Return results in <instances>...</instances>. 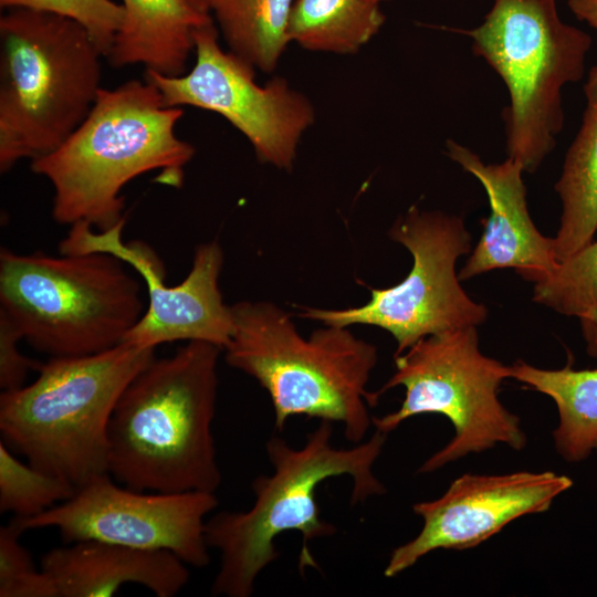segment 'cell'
<instances>
[{"label":"cell","mask_w":597,"mask_h":597,"mask_svg":"<svg viewBox=\"0 0 597 597\" xmlns=\"http://www.w3.org/2000/svg\"><path fill=\"white\" fill-rule=\"evenodd\" d=\"M223 349L190 341L130 380L108 425V473L136 491L210 492L221 483L212 434Z\"/></svg>","instance_id":"1"},{"label":"cell","mask_w":597,"mask_h":597,"mask_svg":"<svg viewBox=\"0 0 597 597\" xmlns=\"http://www.w3.org/2000/svg\"><path fill=\"white\" fill-rule=\"evenodd\" d=\"M182 115L179 107L166 106L146 80L101 88L69 138L31 160V170L52 184L53 219L105 231L125 219L121 192L134 178L158 170L157 182L180 188L195 155L193 146L175 132Z\"/></svg>","instance_id":"2"},{"label":"cell","mask_w":597,"mask_h":597,"mask_svg":"<svg viewBox=\"0 0 597 597\" xmlns=\"http://www.w3.org/2000/svg\"><path fill=\"white\" fill-rule=\"evenodd\" d=\"M332 425L321 420L298 449L277 436L271 437L265 449L273 472L253 480V505L243 512H219L206 521V542L220 552V567L211 587L213 596H251L261 572L279 557L274 542L284 532L302 534L301 573L318 567L308 543L336 531L320 516L316 490L323 481L352 478L353 504L386 492L373 468L387 433L376 430L366 441L336 448L331 442Z\"/></svg>","instance_id":"3"},{"label":"cell","mask_w":597,"mask_h":597,"mask_svg":"<svg viewBox=\"0 0 597 597\" xmlns=\"http://www.w3.org/2000/svg\"><path fill=\"white\" fill-rule=\"evenodd\" d=\"M230 307L233 331L223 348L226 362L266 390L276 429L291 417L306 416L339 422L349 442L364 441L373 425L369 408L379 399L367 390L378 360L376 346L334 325L305 338L292 317L269 301Z\"/></svg>","instance_id":"4"},{"label":"cell","mask_w":597,"mask_h":597,"mask_svg":"<svg viewBox=\"0 0 597 597\" xmlns=\"http://www.w3.org/2000/svg\"><path fill=\"white\" fill-rule=\"evenodd\" d=\"M155 348L119 345L93 355L50 357L36 379L0 395V432L33 468L76 490L108 473V425Z\"/></svg>","instance_id":"5"},{"label":"cell","mask_w":597,"mask_h":597,"mask_svg":"<svg viewBox=\"0 0 597 597\" xmlns=\"http://www.w3.org/2000/svg\"><path fill=\"white\" fill-rule=\"evenodd\" d=\"M101 56L66 17L10 8L0 19V170L60 147L102 88Z\"/></svg>","instance_id":"6"},{"label":"cell","mask_w":597,"mask_h":597,"mask_svg":"<svg viewBox=\"0 0 597 597\" xmlns=\"http://www.w3.org/2000/svg\"><path fill=\"white\" fill-rule=\"evenodd\" d=\"M104 252L50 255L0 250V312L50 357L98 354L123 343L145 313L142 279Z\"/></svg>","instance_id":"7"},{"label":"cell","mask_w":597,"mask_h":597,"mask_svg":"<svg viewBox=\"0 0 597 597\" xmlns=\"http://www.w3.org/2000/svg\"><path fill=\"white\" fill-rule=\"evenodd\" d=\"M457 32L506 86V154L534 172L556 146L563 88L584 77L590 35L561 19L556 0H492L479 25Z\"/></svg>","instance_id":"8"},{"label":"cell","mask_w":597,"mask_h":597,"mask_svg":"<svg viewBox=\"0 0 597 597\" xmlns=\"http://www.w3.org/2000/svg\"><path fill=\"white\" fill-rule=\"evenodd\" d=\"M395 371L376 391L380 397L397 386L405 388L398 410L373 417L376 430L389 433L405 420L423 415L447 417L454 436L419 468L433 472L470 453L504 443L520 451L526 444L520 418L499 400L511 366L485 356L479 347L476 326L427 336L395 355Z\"/></svg>","instance_id":"9"},{"label":"cell","mask_w":597,"mask_h":597,"mask_svg":"<svg viewBox=\"0 0 597 597\" xmlns=\"http://www.w3.org/2000/svg\"><path fill=\"white\" fill-rule=\"evenodd\" d=\"M389 237L413 260L401 282L370 289V300L356 307L301 306L300 317L323 325L380 327L395 338V355L427 336L486 320V306L465 293L455 272L457 260L471 251V234L460 217L411 207L395 221Z\"/></svg>","instance_id":"10"},{"label":"cell","mask_w":597,"mask_h":597,"mask_svg":"<svg viewBox=\"0 0 597 597\" xmlns=\"http://www.w3.org/2000/svg\"><path fill=\"white\" fill-rule=\"evenodd\" d=\"M193 44L189 73L167 76L146 70L145 80L166 106L220 114L248 138L261 163L291 170L300 140L315 121L310 100L282 77L256 83L254 66L222 50L212 21L196 29Z\"/></svg>","instance_id":"11"},{"label":"cell","mask_w":597,"mask_h":597,"mask_svg":"<svg viewBox=\"0 0 597 597\" xmlns=\"http://www.w3.org/2000/svg\"><path fill=\"white\" fill-rule=\"evenodd\" d=\"M218 504L214 493H146L119 486L107 473L55 506L13 521L23 532L55 527L69 543L98 541L168 551L202 568L210 563L205 525Z\"/></svg>","instance_id":"12"},{"label":"cell","mask_w":597,"mask_h":597,"mask_svg":"<svg viewBox=\"0 0 597 597\" xmlns=\"http://www.w3.org/2000/svg\"><path fill=\"white\" fill-rule=\"evenodd\" d=\"M126 220L97 231L88 223L71 226L59 244L61 254L104 252L135 271L146 284L147 305L139 322L123 343L139 348H156L177 341H199L224 348L232 335L230 305L224 304L219 287L223 251L218 240L197 245L187 276L177 285L166 284L165 264L146 242H124Z\"/></svg>","instance_id":"13"},{"label":"cell","mask_w":597,"mask_h":597,"mask_svg":"<svg viewBox=\"0 0 597 597\" xmlns=\"http://www.w3.org/2000/svg\"><path fill=\"white\" fill-rule=\"evenodd\" d=\"M572 485L568 476L552 471L463 474L440 498L412 505L422 527L416 537L394 548L384 575L395 577L437 549L474 547L512 521L547 511Z\"/></svg>","instance_id":"14"},{"label":"cell","mask_w":597,"mask_h":597,"mask_svg":"<svg viewBox=\"0 0 597 597\" xmlns=\"http://www.w3.org/2000/svg\"><path fill=\"white\" fill-rule=\"evenodd\" d=\"M446 154L479 180L490 205L483 233L458 273L459 280L501 268H513L534 283L548 276L558 263L554 238L543 235L530 216L523 167L509 157L502 163H484L453 139H447Z\"/></svg>","instance_id":"15"},{"label":"cell","mask_w":597,"mask_h":597,"mask_svg":"<svg viewBox=\"0 0 597 597\" xmlns=\"http://www.w3.org/2000/svg\"><path fill=\"white\" fill-rule=\"evenodd\" d=\"M186 565L168 551L98 541L53 548L41 561L57 597H107L126 584L142 585L157 597H172L189 580Z\"/></svg>","instance_id":"16"},{"label":"cell","mask_w":597,"mask_h":597,"mask_svg":"<svg viewBox=\"0 0 597 597\" xmlns=\"http://www.w3.org/2000/svg\"><path fill=\"white\" fill-rule=\"evenodd\" d=\"M125 22L106 59L115 67L143 64L146 70L182 75L193 33L211 22L210 14L195 10L186 0H122Z\"/></svg>","instance_id":"17"},{"label":"cell","mask_w":597,"mask_h":597,"mask_svg":"<svg viewBox=\"0 0 597 597\" xmlns=\"http://www.w3.org/2000/svg\"><path fill=\"white\" fill-rule=\"evenodd\" d=\"M584 93L582 124L555 184L562 201L561 224L554 237L557 262L591 242L597 231V63L588 72Z\"/></svg>","instance_id":"18"},{"label":"cell","mask_w":597,"mask_h":597,"mask_svg":"<svg viewBox=\"0 0 597 597\" xmlns=\"http://www.w3.org/2000/svg\"><path fill=\"white\" fill-rule=\"evenodd\" d=\"M510 378L555 401L559 423L553 437L565 461H584L597 451V368L542 369L519 360L511 366Z\"/></svg>","instance_id":"19"},{"label":"cell","mask_w":597,"mask_h":597,"mask_svg":"<svg viewBox=\"0 0 597 597\" xmlns=\"http://www.w3.org/2000/svg\"><path fill=\"white\" fill-rule=\"evenodd\" d=\"M385 15L371 0H294L290 42L315 52L352 54L380 30Z\"/></svg>","instance_id":"20"},{"label":"cell","mask_w":597,"mask_h":597,"mask_svg":"<svg viewBox=\"0 0 597 597\" xmlns=\"http://www.w3.org/2000/svg\"><path fill=\"white\" fill-rule=\"evenodd\" d=\"M294 0H219L213 9L232 53L264 72H272L286 45Z\"/></svg>","instance_id":"21"},{"label":"cell","mask_w":597,"mask_h":597,"mask_svg":"<svg viewBox=\"0 0 597 597\" xmlns=\"http://www.w3.org/2000/svg\"><path fill=\"white\" fill-rule=\"evenodd\" d=\"M533 301L578 318L597 310V241L558 262L548 276L535 283Z\"/></svg>","instance_id":"22"},{"label":"cell","mask_w":597,"mask_h":597,"mask_svg":"<svg viewBox=\"0 0 597 597\" xmlns=\"http://www.w3.org/2000/svg\"><path fill=\"white\" fill-rule=\"evenodd\" d=\"M76 489L69 482L19 461L0 442V511L15 517L35 516L70 499Z\"/></svg>","instance_id":"23"},{"label":"cell","mask_w":597,"mask_h":597,"mask_svg":"<svg viewBox=\"0 0 597 597\" xmlns=\"http://www.w3.org/2000/svg\"><path fill=\"white\" fill-rule=\"evenodd\" d=\"M6 8H29L56 13L84 27L104 57L125 22V9L111 0H0Z\"/></svg>","instance_id":"24"},{"label":"cell","mask_w":597,"mask_h":597,"mask_svg":"<svg viewBox=\"0 0 597 597\" xmlns=\"http://www.w3.org/2000/svg\"><path fill=\"white\" fill-rule=\"evenodd\" d=\"M22 533L13 520L0 528V597H57L52 579L20 544Z\"/></svg>","instance_id":"25"},{"label":"cell","mask_w":597,"mask_h":597,"mask_svg":"<svg viewBox=\"0 0 597 597\" xmlns=\"http://www.w3.org/2000/svg\"><path fill=\"white\" fill-rule=\"evenodd\" d=\"M23 339L19 329L0 312V388L2 391L24 386L30 369H39L38 363L23 355L18 344Z\"/></svg>","instance_id":"26"},{"label":"cell","mask_w":597,"mask_h":597,"mask_svg":"<svg viewBox=\"0 0 597 597\" xmlns=\"http://www.w3.org/2000/svg\"><path fill=\"white\" fill-rule=\"evenodd\" d=\"M567 4L578 20L586 22L597 32V0H568Z\"/></svg>","instance_id":"27"},{"label":"cell","mask_w":597,"mask_h":597,"mask_svg":"<svg viewBox=\"0 0 597 597\" xmlns=\"http://www.w3.org/2000/svg\"><path fill=\"white\" fill-rule=\"evenodd\" d=\"M579 321L587 354L597 358V310L583 316Z\"/></svg>","instance_id":"28"},{"label":"cell","mask_w":597,"mask_h":597,"mask_svg":"<svg viewBox=\"0 0 597 597\" xmlns=\"http://www.w3.org/2000/svg\"><path fill=\"white\" fill-rule=\"evenodd\" d=\"M195 10L210 14L213 11L219 0H186Z\"/></svg>","instance_id":"29"},{"label":"cell","mask_w":597,"mask_h":597,"mask_svg":"<svg viewBox=\"0 0 597 597\" xmlns=\"http://www.w3.org/2000/svg\"><path fill=\"white\" fill-rule=\"evenodd\" d=\"M371 1L380 3L381 1H385V0H371Z\"/></svg>","instance_id":"30"}]
</instances>
